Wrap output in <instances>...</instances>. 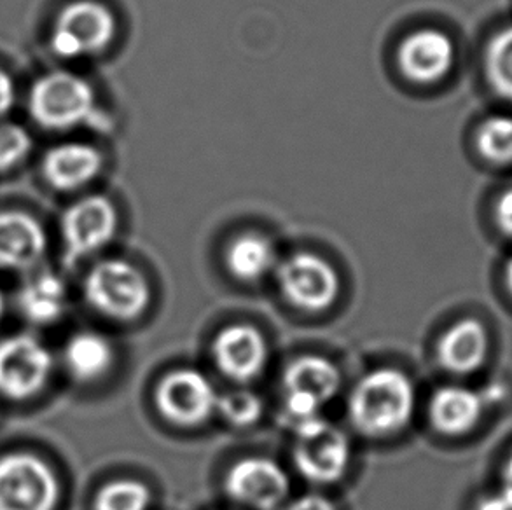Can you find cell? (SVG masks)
I'll return each mask as SVG.
<instances>
[{
	"label": "cell",
	"instance_id": "cell-1",
	"mask_svg": "<svg viewBox=\"0 0 512 510\" xmlns=\"http://www.w3.org/2000/svg\"><path fill=\"white\" fill-rule=\"evenodd\" d=\"M416 392L408 374L392 367L367 373L348 397V420L359 434L383 439L408 427Z\"/></svg>",
	"mask_w": 512,
	"mask_h": 510
},
{
	"label": "cell",
	"instance_id": "cell-2",
	"mask_svg": "<svg viewBox=\"0 0 512 510\" xmlns=\"http://www.w3.org/2000/svg\"><path fill=\"white\" fill-rule=\"evenodd\" d=\"M83 296L91 310L114 322L142 317L151 303L146 275L125 259H102L84 276Z\"/></svg>",
	"mask_w": 512,
	"mask_h": 510
},
{
	"label": "cell",
	"instance_id": "cell-3",
	"mask_svg": "<svg viewBox=\"0 0 512 510\" xmlns=\"http://www.w3.org/2000/svg\"><path fill=\"white\" fill-rule=\"evenodd\" d=\"M282 420L292 434L322 418V407L338 395L341 373L331 360L320 355H301L292 360L282 376Z\"/></svg>",
	"mask_w": 512,
	"mask_h": 510
},
{
	"label": "cell",
	"instance_id": "cell-4",
	"mask_svg": "<svg viewBox=\"0 0 512 510\" xmlns=\"http://www.w3.org/2000/svg\"><path fill=\"white\" fill-rule=\"evenodd\" d=\"M28 109L35 123L46 130H72L93 118L95 91L74 72L56 70L35 81Z\"/></svg>",
	"mask_w": 512,
	"mask_h": 510
},
{
	"label": "cell",
	"instance_id": "cell-5",
	"mask_svg": "<svg viewBox=\"0 0 512 510\" xmlns=\"http://www.w3.org/2000/svg\"><path fill=\"white\" fill-rule=\"evenodd\" d=\"M62 483L44 458L28 451L0 456V510H56Z\"/></svg>",
	"mask_w": 512,
	"mask_h": 510
},
{
	"label": "cell",
	"instance_id": "cell-6",
	"mask_svg": "<svg viewBox=\"0 0 512 510\" xmlns=\"http://www.w3.org/2000/svg\"><path fill=\"white\" fill-rule=\"evenodd\" d=\"M118 34L116 16L97 0H76L63 7L51 30V49L65 60L100 55Z\"/></svg>",
	"mask_w": 512,
	"mask_h": 510
},
{
	"label": "cell",
	"instance_id": "cell-7",
	"mask_svg": "<svg viewBox=\"0 0 512 510\" xmlns=\"http://www.w3.org/2000/svg\"><path fill=\"white\" fill-rule=\"evenodd\" d=\"M55 357L41 339L20 332L0 339V397L27 402L48 388Z\"/></svg>",
	"mask_w": 512,
	"mask_h": 510
},
{
	"label": "cell",
	"instance_id": "cell-8",
	"mask_svg": "<svg viewBox=\"0 0 512 510\" xmlns=\"http://www.w3.org/2000/svg\"><path fill=\"white\" fill-rule=\"evenodd\" d=\"M278 290L292 308L303 313H324L340 296L338 271L324 257L299 252L278 262Z\"/></svg>",
	"mask_w": 512,
	"mask_h": 510
},
{
	"label": "cell",
	"instance_id": "cell-9",
	"mask_svg": "<svg viewBox=\"0 0 512 510\" xmlns=\"http://www.w3.org/2000/svg\"><path fill=\"white\" fill-rule=\"evenodd\" d=\"M292 462L313 484H334L343 479L352 462V444L345 432L319 418L294 432Z\"/></svg>",
	"mask_w": 512,
	"mask_h": 510
},
{
	"label": "cell",
	"instance_id": "cell-10",
	"mask_svg": "<svg viewBox=\"0 0 512 510\" xmlns=\"http://www.w3.org/2000/svg\"><path fill=\"white\" fill-rule=\"evenodd\" d=\"M118 210L109 198L91 194L72 203L62 217L65 261L70 266L98 254L118 233Z\"/></svg>",
	"mask_w": 512,
	"mask_h": 510
},
{
	"label": "cell",
	"instance_id": "cell-11",
	"mask_svg": "<svg viewBox=\"0 0 512 510\" xmlns=\"http://www.w3.org/2000/svg\"><path fill=\"white\" fill-rule=\"evenodd\" d=\"M219 393L196 369H175L161 378L156 406L161 416L180 428L200 427L217 414Z\"/></svg>",
	"mask_w": 512,
	"mask_h": 510
},
{
	"label": "cell",
	"instance_id": "cell-12",
	"mask_svg": "<svg viewBox=\"0 0 512 510\" xmlns=\"http://www.w3.org/2000/svg\"><path fill=\"white\" fill-rule=\"evenodd\" d=\"M228 497L250 510H280L291 491L285 470L264 456H247L228 470L224 481Z\"/></svg>",
	"mask_w": 512,
	"mask_h": 510
},
{
	"label": "cell",
	"instance_id": "cell-13",
	"mask_svg": "<svg viewBox=\"0 0 512 510\" xmlns=\"http://www.w3.org/2000/svg\"><path fill=\"white\" fill-rule=\"evenodd\" d=\"M397 62L411 83L430 86L450 76L457 63V46L439 28H420L402 39Z\"/></svg>",
	"mask_w": 512,
	"mask_h": 510
},
{
	"label": "cell",
	"instance_id": "cell-14",
	"mask_svg": "<svg viewBox=\"0 0 512 510\" xmlns=\"http://www.w3.org/2000/svg\"><path fill=\"white\" fill-rule=\"evenodd\" d=\"M212 353L222 376L238 385H247L263 376L270 360L268 341L254 325L224 327L215 336Z\"/></svg>",
	"mask_w": 512,
	"mask_h": 510
},
{
	"label": "cell",
	"instance_id": "cell-15",
	"mask_svg": "<svg viewBox=\"0 0 512 510\" xmlns=\"http://www.w3.org/2000/svg\"><path fill=\"white\" fill-rule=\"evenodd\" d=\"M48 250V236L34 215L0 212V271L32 273Z\"/></svg>",
	"mask_w": 512,
	"mask_h": 510
},
{
	"label": "cell",
	"instance_id": "cell-16",
	"mask_svg": "<svg viewBox=\"0 0 512 510\" xmlns=\"http://www.w3.org/2000/svg\"><path fill=\"white\" fill-rule=\"evenodd\" d=\"M490 334L478 318H462L443 332L437 343V360L446 373L471 376L485 366Z\"/></svg>",
	"mask_w": 512,
	"mask_h": 510
},
{
	"label": "cell",
	"instance_id": "cell-17",
	"mask_svg": "<svg viewBox=\"0 0 512 510\" xmlns=\"http://www.w3.org/2000/svg\"><path fill=\"white\" fill-rule=\"evenodd\" d=\"M486 404L485 393L469 386H443L430 397L429 420L439 434L462 437L478 427Z\"/></svg>",
	"mask_w": 512,
	"mask_h": 510
},
{
	"label": "cell",
	"instance_id": "cell-18",
	"mask_svg": "<svg viewBox=\"0 0 512 510\" xmlns=\"http://www.w3.org/2000/svg\"><path fill=\"white\" fill-rule=\"evenodd\" d=\"M104 156L97 147L83 142H67L49 149L42 159V173L56 191H77L97 179Z\"/></svg>",
	"mask_w": 512,
	"mask_h": 510
},
{
	"label": "cell",
	"instance_id": "cell-19",
	"mask_svg": "<svg viewBox=\"0 0 512 510\" xmlns=\"http://www.w3.org/2000/svg\"><path fill=\"white\" fill-rule=\"evenodd\" d=\"M21 317L37 327H48L65 317L69 292L55 271H34L18 292Z\"/></svg>",
	"mask_w": 512,
	"mask_h": 510
},
{
	"label": "cell",
	"instance_id": "cell-20",
	"mask_svg": "<svg viewBox=\"0 0 512 510\" xmlns=\"http://www.w3.org/2000/svg\"><path fill=\"white\" fill-rule=\"evenodd\" d=\"M62 362L67 374L77 383H95L111 373L116 352L111 339L97 331L72 334L63 346Z\"/></svg>",
	"mask_w": 512,
	"mask_h": 510
},
{
	"label": "cell",
	"instance_id": "cell-21",
	"mask_svg": "<svg viewBox=\"0 0 512 510\" xmlns=\"http://www.w3.org/2000/svg\"><path fill=\"white\" fill-rule=\"evenodd\" d=\"M226 268L240 282H261L271 271H277V247L261 233H242L226 249Z\"/></svg>",
	"mask_w": 512,
	"mask_h": 510
},
{
	"label": "cell",
	"instance_id": "cell-22",
	"mask_svg": "<svg viewBox=\"0 0 512 510\" xmlns=\"http://www.w3.org/2000/svg\"><path fill=\"white\" fill-rule=\"evenodd\" d=\"M483 70L490 90L512 104V25L500 28L486 42Z\"/></svg>",
	"mask_w": 512,
	"mask_h": 510
},
{
	"label": "cell",
	"instance_id": "cell-23",
	"mask_svg": "<svg viewBox=\"0 0 512 510\" xmlns=\"http://www.w3.org/2000/svg\"><path fill=\"white\" fill-rule=\"evenodd\" d=\"M476 149L492 165H512L511 114L488 116L476 131Z\"/></svg>",
	"mask_w": 512,
	"mask_h": 510
},
{
	"label": "cell",
	"instance_id": "cell-24",
	"mask_svg": "<svg viewBox=\"0 0 512 510\" xmlns=\"http://www.w3.org/2000/svg\"><path fill=\"white\" fill-rule=\"evenodd\" d=\"M151 505V491L135 479H119L105 484L98 491L93 510H147Z\"/></svg>",
	"mask_w": 512,
	"mask_h": 510
},
{
	"label": "cell",
	"instance_id": "cell-25",
	"mask_svg": "<svg viewBox=\"0 0 512 510\" xmlns=\"http://www.w3.org/2000/svg\"><path fill=\"white\" fill-rule=\"evenodd\" d=\"M263 413V399L247 388L222 393L217 400V414L231 427H252L261 420Z\"/></svg>",
	"mask_w": 512,
	"mask_h": 510
},
{
	"label": "cell",
	"instance_id": "cell-26",
	"mask_svg": "<svg viewBox=\"0 0 512 510\" xmlns=\"http://www.w3.org/2000/svg\"><path fill=\"white\" fill-rule=\"evenodd\" d=\"M32 138L18 125H0V173L9 172L25 161L32 151Z\"/></svg>",
	"mask_w": 512,
	"mask_h": 510
},
{
	"label": "cell",
	"instance_id": "cell-27",
	"mask_svg": "<svg viewBox=\"0 0 512 510\" xmlns=\"http://www.w3.org/2000/svg\"><path fill=\"white\" fill-rule=\"evenodd\" d=\"M493 219L500 233L512 240V186L499 194L493 208Z\"/></svg>",
	"mask_w": 512,
	"mask_h": 510
},
{
	"label": "cell",
	"instance_id": "cell-28",
	"mask_svg": "<svg viewBox=\"0 0 512 510\" xmlns=\"http://www.w3.org/2000/svg\"><path fill=\"white\" fill-rule=\"evenodd\" d=\"M16 102V86L6 70L0 69V118L13 109Z\"/></svg>",
	"mask_w": 512,
	"mask_h": 510
},
{
	"label": "cell",
	"instance_id": "cell-29",
	"mask_svg": "<svg viewBox=\"0 0 512 510\" xmlns=\"http://www.w3.org/2000/svg\"><path fill=\"white\" fill-rule=\"evenodd\" d=\"M280 510H338L336 505L326 497L320 495H306L294 500L292 504L285 505Z\"/></svg>",
	"mask_w": 512,
	"mask_h": 510
},
{
	"label": "cell",
	"instance_id": "cell-30",
	"mask_svg": "<svg viewBox=\"0 0 512 510\" xmlns=\"http://www.w3.org/2000/svg\"><path fill=\"white\" fill-rule=\"evenodd\" d=\"M500 502L504 504L506 510H512V451L507 456L506 463L502 467V476H500V488L497 493Z\"/></svg>",
	"mask_w": 512,
	"mask_h": 510
},
{
	"label": "cell",
	"instance_id": "cell-31",
	"mask_svg": "<svg viewBox=\"0 0 512 510\" xmlns=\"http://www.w3.org/2000/svg\"><path fill=\"white\" fill-rule=\"evenodd\" d=\"M504 282H506L507 292L512 296V257L506 262V268H504Z\"/></svg>",
	"mask_w": 512,
	"mask_h": 510
},
{
	"label": "cell",
	"instance_id": "cell-32",
	"mask_svg": "<svg viewBox=\"0 0 512 510\" xmlns=\"http://www.w3.org/2000/svg\"><path fill=\"white\" fill-rule=\"evenodd\" d=\"M6 317V296H4V292L0 290V322H2V318Z\"/></svg>",
	"mask_w": 512,
	"mask_h": 510
}]
</instances>
